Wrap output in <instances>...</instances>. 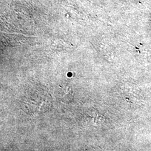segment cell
Here are the masks:
<instances>
[{
	"mask_svg": "<svg viewBox=\"0 0 151 151\" xmlns=\"http://www.w3.org/2000/svg\"><path fill=\"white\" fill-rule=\"evenodd\" d=\"M58 91V97L60 100L64 103H70L73 98L74 93L69 86H60Z\"/></svg>",
	"mask_w": 151,
	"mask_h": 151,
	"instance_id": "obj_1",
	"label": "cell"
}]
</instances>
